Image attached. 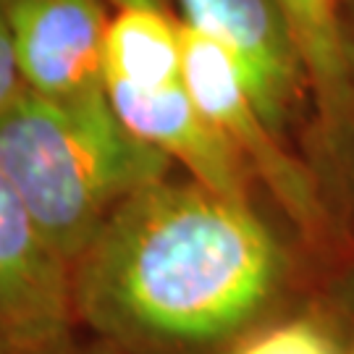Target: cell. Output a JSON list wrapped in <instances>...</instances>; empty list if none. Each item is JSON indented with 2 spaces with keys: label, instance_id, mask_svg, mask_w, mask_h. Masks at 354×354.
Here are the masks:
<instances>
[{
  "label": "cell",
  "instance_id": "1",
  "mask_svg": "<svg viewBox=\"0 0 354 354\" xmlns=\"http://www.w3.org/2000/svg\"><path fill=\"white\" fill-rule=\"evenodd\" d=\"M76 317L140 354L236 342L279 297L286 257L247 205L197 181L134 192L74 266Z\"/></svg>",
  "mask_w": 354,
  "mask_h": 354
},
{
  "label": "cell",
  "instance_id": "2",
  "mask_svg": "<svg viewBox=\"0 0 354 354\" xmlns=\"http://www.w3.org/2000/svg\"><path fill=\"white\" fill-rule=\"evenodd\" d=\"M0 171L74 266L134 192L168 176L171 160L118 118L108 92L53 100L24 87L0 111Z\"/></svg>",
  "mask_w": 354,
  "mask_h": 354
},
{
  "label": "cell",
  "instance_id": "3",
  "mask_svg": "<svg viewBox=\"0 0 354 354\" xmlns=\"http://www.w3.org/2000/svg\"><path fill=\"white\" fill-rule=\"evenodd\" d=\"M181 82L203 113L234 142L247 168L266 181L304 236L326 239L333 223L320 178L283 150L281 134L257 111L228 53L203 32L181 24Z\"/></svg>",
  "mask_w": 354,
  "mask_h": 354
},
{
  "label": "cell",
  "instance_id": "4",
  "mask_svg": "<svg viewBox=\"0 0 354 354\" xmlns=\"http://www.w3.org/2000/svg\"><path fill=\"white\" fill-rule=\"evenodd\" d=\"M74 268L0 171V354L74 352Z\"/></svg>",
  "mask_w": 354,
  "mask_h": 354
},
{
  "label": "cell",
  "instance_id": "5",
  "mask_svg": "<svg viewBox=\"0 0 354 354\" xmlns=\"http://www.w3.org/2000/svg\"><path fill=\"white\" fill-rule=\"evenodd\" d=\"M181 24L218 42L273 131H283L307 95L310 71L281 0H176Z\"/></svg>",
  "mask_w": 354,
  "mask_h": 354
},
{
  "label": "cell",
  "instance_id": "6",
  "mask_svg": "<svg viewBox=\"0 0 354 354\" xmlns=\"http://www.w3.org/2000/svg\"><path fill=\"white\" fill-rule=\"evenodd\" d=\"M26 89L53 100L108 92L100 0H0Z\"/></svg>",
  "mask_w": 354,
  "mask_h": 354
},
{
  "label": "cell",
  "instance_id": "7",
  "mask_svg": "<svg viewBox=\"0 0 354 354\" xmlns=\"http://www.w3.org/2000/svg\"><path fill=\"white\" fill-rule=\"evenodd\" d=\"M108 97L118 118L142 142L163 152L171 163H181L192 181L228 203H250V168L234 142L203 113L184 82L163 89L108 84Z\"/></svg>",
  "mask_w": 354,
  "mask_h": 354
},
{
  "label": "cell",
  "instance_id": "8",
  "mask_svg": "<svg viewBox=\"0 0 354 354\" xmlns=\"http://www.w3.org/2000/svg\"><path fill=\"white\" fill-rule=\"evenodd\" d=\"M181 21L152 0H124L105 29L108 84L152 92L181 82Z\"/></svg>",
  "mask_w": 354,
  "mask_h": 354
},
{
  "label": "cell",
  "instance_id": "9",
  "mask_svg": "<svg viewBox=\"0 0 354 354\" xmlns=\"http://www.w3.org/2000/svg\"><path fill=\"white\" fill-rule=\"evenodd\" d=\"M281 6L302 48L317 115L326 118L342 87L346 0H281Z\"/></svg>",
  "mask_w": 354,
  "mask_h": 354
},
{
  "label": "cell",
  "instance_id": "10",
  "mask_svg": "<svg viewBox=\"0 0 354 354\" xmlns=\"http://www.w3.org/2000/svg\"><path fill=\"white\" fill-rule=\"evenodd\" d=\"M323 129V155L333 174V184L342 192V200L354 207V0L344 8V71L336 102Z\"/></svg>",
  "mask_w": 354,
  "mask_h": 354
},
{
  "label": "cell",
  "instance_id": "11",
  "mask_svg": "<svg viewBox=\"0 0 354 354\" xmlns=\"http://www.w3.org/2000/svg\"><path fill=\"white\" fill-rule=\"evenodd\" d=\"M228 354H342V342L333 317L304 313L257 330Z\"/></svg>",
  "mask_w": 354,
  "mask_h": 354
},
{
  "label": "cell",
  "instance_id": "12",
  "mask_svg": "<svg viewBox=\"0 0 354 354\" xmlns=\"http://www.w3.org/2000/svg\"><path fill=\"white\" fill-rule=\"evenodd\" d=\"M21 89H24V82H21L19 66H16L11 29H8V21H6V13L0 8V111L6 105H11L19 97Z\"/></svg>",
  "mask_w": 354,
  "mask_h": 354
},
{
  "label": "cell",
  "instance_id": "13",
  "mask_svg": "<svg viewBox=\"0 0 354 354\" xmlns=\"http://www.w3.org/2000/svg\"><path fill=\"white\" fill-rule=\"evenodd\" d=\"M336 328H339V342L342 354H354V279H349L344 297L339 302V313L333 315Z\"/></svg>",
  "mask_w": 354,
  "mask_h": 354
}]
</instances>
